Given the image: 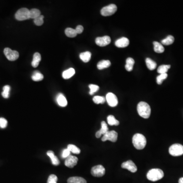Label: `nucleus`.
<instances>
[{"label": "nucleus", "instance_id": "obj_24", "mask_svg": "<svg viewBox=\"0 0 183 183\" xmlns=\"http://www.w3.org/2000/svg\"><path fill=\"white\" fill-rule=\"evenodd\" d=\"M154 49L157 53H162L164 51V48L161 43L155 41L153 42Z\"/></svg>", "mask_w": 183, "mask_h": 183}, {"label": "nucleus", "instance_id": "obj_39", "mask_svg": "<svg viewBox=\"0 0 183 183\" xmlns=\"http://www.w3.org/2000/svg\"><path fill=\"white\" fill-rule=\"evenodd\" d=\"M7 121L5 118H0V127L1 128H3V129L6 128L7 126Z\"/></svg>", "mask_w": 183, "mask_h": 183}, {"label": "nucleus", "instance_id": "obj_7", "mask_svg": "<svg viewBox=\"0 0 183 183\" xmlns=\"http://www.w3.org/2000/svg\"><path fill=\"white\" fill-rule=\"evenodd\" d=\"M4 53L9 61H15L19 58V53L17 51H12L9 48H5L4 50Z\"/></svg>", "mask_w": 183, "mask_h": 183}, {"label": "nucleus", "instance_id": "obj_38", "mask_svg": "<svg viewBox=\"0 0 183 183\" xmlns=\"http://www.w3.org/2000/svg\"><path fill=\"white\" fill-rule=\"evenodd\" d=\"M58 177L55 174H51L48 178L47 183H57Z\"/></svg>", "mask_w": 183, "mask_h": 183}, {"label": "nucleus", "instance_id": "obj_41", "mask_svg": "<svg viewBox=\"0 0 183 183\" xmlns=\"http://www.w3.org/2000/svg\"><path fill=\"white\" fill-rule=\"evenodd\" d=\"M76 33L78 34H81V33H82V32L83 31V27L82 26V25H79L77 26L76 28Z\"/></svg>", "mask_w": 183, "mask_h": 183}, {"label": "nucleus", "instance_id": "obj_11", "mask_svg": "<svg viewBox=\"0 0 183 183\" xmlns=\"http://www.w3.org/2000/svg\"><path fill=\"white\" fill-rule=\"evenodd\" d=\"M95 42L97 45L100 47H103L110 44L111 42V39L110 37L109 36L97 37L96 39Z\"/></svg>", "mask_w": 183, "mask_h": 183}, {"label": "nucleus", "instance_id": "obj_29", "mask_svg": "<svg viewBox=\"0 0 183 183\" xmlns=\"http://www.w3.org/2000/svg\"><path fill=\"white\" fill-rule=\"evenodd\" d=\"M41 15V12L37 9H32L30 10V18H33L34 20L37 18Z\"/></svg>", "mask_w": 183, "mask_h": 183}, {"label": "nucleus", "instance_id": "obj_28", "mask_svg": "<svg viewBox=\"0 0 183 183\" xmlns=\"http://www.w3.org/2000/svg\"><path fill=\"white\" fill-rule=\"evenodd\" d=\"M65 33L67 37L70 38L75 37L78 35L75 29H73L70 28H68L66 29L65 31Z\"/></svg>", "mask_w": 183, "mask_h": 183}, {"label": "nucleus", "instance_id": "obj_18", "mask_svg": "<svg viewBox=\"0 0 183 183\" xmlns=\"http://www.w3.org/2000/svg\"><path fill=\"white\" fill-rule=\"evenodd\" d=\"M41 60V57L40 54L38 52L35 53L33 55V61L32 62V66L34 68H36L39 65V62Z\"/></svg>", "mask_w": 183, "mask_h": 183}, {"label": "nucleus", "instance_id": "obj_31", "mask_svg": "<svg viewBox=\"0 0 183 183\" xmlns=\"http://www.w3.org/2000/svg\"><path fill=\"white\" fill-rule=\"evenodd\" d=\"M174 41V38L173 36L169 35L166 38L161 41V43L165 45H169L172 44Z\"/></svg>", "mask_w": 183, "mask_h": 183}, {"label": "nucleus", "instance_id": "obj_37", "mask_svg": "<svg viewBox=\"0 0 183 183\" xmlns=\"http://www.w3.org/2000/svg\"><path fill=\"white\" fill-rule=\"evenodd\" d=\"M89 86V88L90 89V94L91 95H94V93L98 91L99 89V87L98 86H97V85L91 84V85H90Z\"/></svg>", "mask_w": 183, "mask_h": 183}, {"label": "nucleus", "instance_id": "obj_21", "mask_svg": "<svg viewBox=\"0 0 183 183\" xmlns=\"http://www.w3.org/2000/svg\"><path fill=\"white\" fill-rule=\"evenodd\" d=\"M68 183H86V181L85 179L82 177H74L69 178L67 180Z\"/></svg>", "mask_w": 183, "mask_h": 183}, {"label": "nucleus", "instance_id": "obj_6", "mask_svg": "<svg viewBox=\"0 0 183 183\" xmlns=\"http://www.w3.org/2000/svg\"><path fill=\"white\" fill-rule=\"evenodd\" d=\"M116 10H117V7L116 5H109L108 6L103 8L101 10V14L104 17H108L115 13Z\"/></svg>", "mask_w": 183, "mask_h": 183}, {"label": "nucleus", "instance_id": "obj_26", "mask_svg": "<svg viewBox=\"0 0 183 183\" xmlns=\"http://www.w3.org/2000/svg\"><path fill=\"white\" fill-rule=\"evenodd\" d=\"M146 65L149 70H153L157 67L156 63L153 61L150 58H147L146 60Z\"/></svg>", "mask_w": 183, "mask_h": 183}, {"label": "nucleus", "instance_id": "obj_42", "mask_svg": "<svg viewBox=\"0 0 183 183\" xmlns=\"http://www.w3.org/2000/svg\"><path fill=\"white\" fill-rule=\"evenodd\" d=\"M179 183H183V177H181L179 179Z\"/></svg>", "mask_w": 183, "mask_h": 183}, {"label": "nucleus", "instance_id": "obj_36", "mask_svg": "<svg viewBox=\"0 0 183 183\" xmlns=\"http://www.w3.org/2000/svg\"><path fill=\"white\" fill-rule=\"evenodd\" d=\"M44 16L43 15H41L40 17H38L37 18H35L34 20V24L37 26H40L42 25L44 22L43 19H44Z\"/></svg>", "mask_w": 183, "mask_h": 183}, {"label": "nucleus", "instance_id": "obj_9", "mask_svg": "<svg viewBox=\"0 0 183 183\" xmlns=\"http://www.w3.org/2000/svg\"><path fill=\"white\" fill-rule=\"evenodd\" d=\"M117 139H118V133L116 131H108L106 134H104L102 138V140L103 142L109 140L112 142L115 143L116 142Z\"/></svg>", "mask_w": 183, "mask_h": 183}, {"label": "nucleus", "instance_id": "obj_33", "mask_svg": "<svg viewBox=\"0 0 183 183\" xmlns=\"http://www.w3.org/2000/svg\"><path fill=\"white\" fill-rule=\"evenodd\" d=\"M67 149H68L70 152H72L74 154H79L81 153L80 149L74 144H69L67 147Z\"/></svg>", "mask_w": 183, "mask_h": 183}, {"label": "nucleus", "instance_id": "obj_3", "mask_svg": "<svg viewBox=\"0 0 183 183\" xmlns=\"http://www.w3.org/2000/svg\"><path fill=\"white\" fill-rule=\"evenodd\" d=\"M163 171L159 168H153L149 170L147 174V177L149 180L156 182L160 180L164 177Z\"/></svg>", "mask_w": 183, "mask_h": 183}, {"label": "nucleus", "instance_id": "obj_40", "mask_svg": "<svg viewBox=\"0 0 183 183\" xmlns=\"http://www.w3.org/2000/svg\"><path fill=\"white\" fill-rule=\"evenodd\" d=\"M70 153H71V152L69 151L68 149H64V150L63 151L62 154V158H67L68 157L70 156Z\"/></svg>", "mask_w": 183, "mask_h": 183}, {"label": "nucleus", "instance_id": "obj_20", "mask_svg": "<svg viewBox=\"0 0 183 183\" xmlns=\"http://www.w3.org/2000/svg\"><path fill=\"white\" fill-rule=\"evenodd\" d=\"M111 65V63L109 60H102L97 64V68L99 70L109 68Z\"/></svg>", "mask_w": 183, "mask_h": 183}, {"label": "nucleus", "instance_id": "obj_34", "mask_svg": "<svg viewBox=\"0 0 183 183\" xmlns=\"http://www.w3.org/2000/svg\"><path fill=\"white\" fill-rule=\"evenodd\" d=\"M93 100L96 104H103L105 102L106 99L104 97H102V96H96L93 98Z\"/></svg>", "mask_w": 183, "mask_h": 183}, {"label": "nucleus", "instance_id": "obj_27", "mask_svg": "<svg viewBox=\"0 0 183 183\" xmlns=\"http://www.w3.org/2000/svg\"><path fill=\"white\" fill-rule=\"evenodd\" d=\"M107 122L109 125L110 126H118L120 124L119 121L115 118V116L112 115H109L107 117Z\"/></svg>", "mask_w": 183, "mask_h": 183}, {"label": "nucleus", "instance_id": "obj_13", "mask_svg": "<svg viewBox=\"0 0 183 183\" xmlns=\"http://www.w3.org/2000/svg\"><path fill=\"white\" fill-rule=\"evenodd\" d=\"M78 158L75 156L70 155L67 158H66L65 164L66 166L69 168H73L78 163Z\"/></svg>", "mask_w": 183, "mask_h": 183}, {"label": "nucleus", "instance_id": "obj_16", "mask_svg": "<svg viewBox=\"0 0 183 183\" xmlns=\"http://www.w3.org/2000/svg\"><path fill=\"white\" fill-rule=\"evenodd\" d=\"M57 101L61 107H65L67 105V99L62 94L60 93L57 95Z\"/></svg>", "mask_w": 183, "mask_h": 183}, {"label": "nucleus", "instance_id": "obj_1", "mask_svg": "<svg viewBox=\"0 0 183 183\" xmlns=\"http://www.w3.org/2000/svg\"><path fill=\"white\" fill-rule=\"evenodd\" d=\"M137 112L139 115L144 119H148L151 113V107L147 103L140 102L137 105Z\"/></svg>", "mask_w": 183, "mask_h": 183}, {"label": "nucleus", "instance_id": "obj_30", "mask_svg": "<svg viewBox=\"0 0 183 183\" xmlns=\"http://www.w3.org/2000/svg\"><path fill=\"white\" fill-rule=\"evenodd\" d=\"M171 66L170 65H162L158 67L157 72L158 73L160 74H164V73H166L168 71V69H170Z\"/></svg>", "mask_w": 183, "mask_h": 183}, {"label": "nucleus", "instance_id": "obj_8", "mask_svg": "<svg viewBox=\"0 0 183 183\" xmlns=\"http://www.w3.org/2000/svg\"><path fill=\"white\" fill-rule=\"evenodd\" d=\"M105 173V170L102 165H98L95 166L91 170V174L95 177H101Z\"/></svg>", "mask_w": 183, "mask_h": 183}, {"label": "nucleus", "instance_id": "obj_17", "mask_svg": "<svg viewBox=\"0 0 183 183\" xmlns=\"http://www.w3.org/2000/svg\"><path fill=\"white\" fill-rule=\"evenodd\" d=\"M75 71L74 69L71 68L64 71L63 72V78L65 79H69L72 77L75 74Z\"/></svg>", "mask_w": 183, "mask_h": 183}, {"label": "nucleus", "instance_id": "obj_4", "mask_svg": "<svg viewBox=\"0 0 183 183\" xmlns=\"http://www.w3.org/2000/svg\"><path fill=\"white\" fill-rule=\"evenodd\" d=\"M15 18L20 21L30 19V10L27 8H21L18 10L15 13Z\"/></svg>", "mask_w": 183, "mask_h": 183}, {"label": "nucleus", "instance_id": "obj_5", "mask_svg": "<svg viewBox=\"0 0 183 183\" xmlns=\"http://www.w3.org/2000/svg\"><path fill=\"white\" fill-rule=\"evenodd\" d=\"M169 153L173 156H179L183 155V146L179 143L173 144L169 149Z\"/></svg>", "mask_w": 183, "mask_h": 183}, {"label": "nucleus", "instance_id": "obj_32", "mask_svg": "<svg viewBox=\"0 0 183 183\" xmlns=\"http://www.w3.org/2000/svg\"><path fill=\"white\" fill-rule=\"evenodd\" d=\"M3 92L2 93V95L4 98H8L11 90L10 86L8 85H6L3 87Z\"/></svg>", "mask_w": 183, "mask_h": 183}, {"label": "nucleus", "instance_id": "obj_23", "mask_svg": "<svg viewBox=\"0 0 183 183\" xmlns=\"http://www.w3.org/2000/svg\"><path fill=\"white\" fill-rule=\"evenodd\" d=\"M134 63H135V61H134V59H133L131 58H128L126 60V64L125 65V69L128 71H131L133 68Z\"/></svg>", "mask_w": 183, "mask_h": 183}, {"label": "nucleus", "instance_id": "obj_12", "mask_svg": "<svg viewBox=\"0 0 183 183\" xmlns=\"http://www.w3.org/2000/svg\"><path fill=\"white\" fill-rule=\"evenodd\" d=\"M122 168L126 169L129 171H131V173H135L137 171V166L131 160H128V161L124 162L121 165Z\"/></svg>", "mask_w": 183, "mask_h": 183}, {"label": "nucleus", "instance_id": "obj_2", "mask_svg": "<svg viewBox=\"0 0 183 183\" xmlns=\"http://www.w3.org/2000/svg\"><path fill=\"white\" fill-rule=\"evenodd\" d=\"M132 143L136 149L137 150H143L147 144V139L143 134L136 133L133 137Z\"/></svg>", "mask_w": 183, "mask_h": 183}, {"label": "nucleus", "instance_id": "obj_19", "mask_svg": "<svg viewBox=\"0 0 183 183\" xmlns=\"http://www.w3.org/2000/svg\"><path fill=\"white\" fill-rule=\"evenodd\" d=\"M47 155L51 158L52 164L54 165H58L60 164V161L57 156H55L54 152L52 151H49L47 152Z\"/></svg>", "mask_w": 183, "mask_h": 183}, {"label": "nucleus", "instance_id": "obj_25", "mask_svg": "<svg viewBox=\"0 0 183 183\" xmlns=\"http://www.w3.org/2000/svg\"><path fill=\"white\" fill-rule=\"evenodd\" d=\"M44 76L39 71H35L32 76V79L35 82H39L43 80Z\"/></svg>", "mask_w": 183, "mask_h": 183}, {"label": "nucleus", "instance_id": "obj_22", "mask_svg": "<svg viewBox=\"0 0 183 183\" xmlns=\"http://www.w3.org/2000/svg\"><path fill=\"white\" fill-rule=\"evenodd\" d=\"M91 53L90 51H85L80 54L79 57L83 62L88 63L91 60Z\"/></svg>", "mask_w": 183, "mask_h": 183}, {"label": "nucleus", "instance_id": "obj_15", "mask_svg": "<svg viewBox=\"0 0 183 183\" xmlns=\"http://www.w3.org/2000/svg\"><path fill=\"white\" fill-rule=\"evenodd\" d=\"M108 131H109V128L107 127V124L105 122L102 121L101 122V128L96 133V137L97 138H100L102 135H104V134H106Z\"/></svg>", "mask_w": 183, "mask_h": 183}, {"label": "nucleus", "instance_id": "obj_14", "mask_svg": "<svg viewBox=\"0 0 183 183\" xmlns=\"http://www.w3.org/2000/svg\"><path fill=\"white\" fill-rule=\"evenodd\" d=\"M129 44V40L126 37H122L118 39L115 42L116 47L119 48H126Z\"/></svg>", "mask_w": 183, "mask_h": 183}, {"label": "nucleus", "instance_id": "obj_35", "mask_svg": "<svg viewBox=\"0 0 183 183\" xmlns=\"http://www.w3.org/2000/svg\"><path fill=\"white\" fill-rule=\"evenodd\" d=\"M168 76V75L167 73H164V74H161L159 76L157 77V83L158 85H161V83H162L163 81L165 80Z\"/></svg>", "mask_w": 183, "mask_h": 183}, {"label": "nucleus", "instance_id": "obj_10", "mask_svg": "<svg viewBox=\"0 0 183 183\" xmlns=\"http://www.w3.org/2000/svg\"><path fill=\"white\" fill-rule=\"evenodd\" d=\"M106 100L108 104L111 107H115L118 104L117 97L115 94L112 93H109L106 96Z\"/></svg>", "mask_w": 183, "mask_h": 183}]
</instances>
